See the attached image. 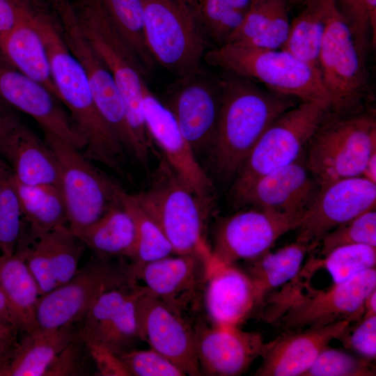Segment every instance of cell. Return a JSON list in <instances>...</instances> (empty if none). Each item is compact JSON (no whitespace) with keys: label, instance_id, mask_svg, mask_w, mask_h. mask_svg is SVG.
<instances>
[{"label":"cell","instance_id":"26","mask_svg":"<svg viewBox=\"0 0 376 376\" xmlns=\"http://www.w3.org/2000/svg\"><path fill=\"white\" fill-rule=\"evenodd\" d=\"M0 155L21 182L60 187L58 166L53 152L44 139L20 120L0 143Z\"/></svg>","mask_w":376,"mask_h":376},{"label":"cell","instance_id":"4","mask_svg":"<svg viewBox=\"0 0 376 376\" xmlns=\"http://www.w3.org/2000/svg\"><path fill=\"white\" fill-rule=\"evenodd\" d=\"M210 65L265 85L275 93L300 99L331 103L318 68L281 49H263L226 43L206 51Z\"/></svg>","mask_w":376,"mask_h":376},{"label":"cell","instance_id":"51","mask_svg":"<svg viewBox=\"0 0 376 376\" xmlns=\"http://www.w3.org/2000/svg\"><path fill=\"white\" fill-rule=\"evenodd\" d=\"M8 105L0 98V143L19 120L9 110Z\"/></svg>","mask_w":376,"mask_h":376},{"label":"cell","instance_id":"7","mask_svg":"<svg viewBox=\"0 0 376 376\" xmlns=\"http://www.w3.org/2000/svg\"><path fill=\"white\" fill-rule=\"evenodd\" d=\"M43 134L58 166L68 226L77 235L118 202L119 186L94 166L74 145L52 134Z\"/></svg>","mask_w":376,"mask_h":376},{"label":"cell","instance_id":"58","mask_svg":"<svg viewBox=\"0 0 376 376\" xmlns=\"http://www.w3.org/2000/svg\"><path fill=\"white\" fill-rule=\"evenodd\" d=\"M184 2L188 7H190L196 0H181Z\"/></svg>","mask_w":376,"mask_h":376},{"label":"cell","instance_id":"3","mask_svg":"<svg viewBox=\"0 0 376 376\" xmlns=\"http://www.w3.org/2000/svg\"><path fill=\"white\" fill-rule=\"evenodd\" d=\"M78 26L111 74L123 97L141 160L148 162L154 144L148 133L142 100L148 76L109 15L102 0H69Z\"/></svg>","mask_w":376,"mask_h":376},{"label":"cell","instance_id":"40","mask_svg":"<svg viewBox=\"0 0 376 376\" xmlns=\"http://www.w3.org/2000/svg\"><path fill=\"white\" fill-rule=\"evenodd\" d=\"M146 291L143 285H137L128 296L120 311L108 327L100 343L117 355L132 350L139 339L137 324V304Z\"/></svg>","mask_w":376,"mask_h":376},{"label":"cell","instance_id":"37","mask_svg":"<svg viewBox=\"0 0 376 376\" xmlns=\"http://www.w3.org/2000/svg\"><path fill=\"white\" fill-rule=\"evenodd\" d=\"M322 259L311 260L312 269L324 267L334 283H339L366 270L375 268L376 247L366 244H347L336 247Z\"/></svg>","mask_w":376,"mask_h":376},{"label":"cell","instance_id":"5","mask_svg":"<svg viewBox=\"0 0 376 376\" xmlns=\"http://www.w3.org/2000/svg\"><path fill=\"white\" fill-rule=\"evenodd\" d=\"M157 178L146 190L134 194L140 206L156 221L175 254L212 256L205 237L207 206L162 161Z\"/></svg>","mask_w":376,"mask_h":376},{"label":"cell","instance_id":"44","mask_svg":"<svg viewBox=\"0 0 376 376\" xmlns=\"http://www.w3.org/2000/svg\"><path fill=\"white\" fill-rule=\"evenodd\" d=\"M362 56L376 38V0H336Z\"/></svg>","mask_w":376,"mask_h":376},{"label":"cell","instance_id":"2","mask_svg":"<svg viewBox=\"0 0 376 376\" xmlns=\"http://www.w3.org/2000/svg\"><path fill=\"white\" fill-rule=\"evenodd\" d=\"M218 77L221 105L210 155L216 172L229 178L237 174L265 130L296 104L234 74L223 71Z\"/></svg>","mask_w":376,"mask_h":376},{"label":"cell","instance_id":"39","mask_svg":"<svg viewBox=\"0 0 376 376\" xmlns=\"http://www.w3.org/2000/svg\"><path fill=\"white\" fill-rule=\"evenodd\" d=\"M47 237L57 287L68 281L76 274L86 246L68 226L47 232Z\"/></svg>","mask_w":376,"mask_h":376},{"label":"cell","instance_id":"27","mask_svg":"<svg viewBox=\"0 0 376 376\" xmlns=\"http://www.w3.org/2000/svg\"><path fill=\"white\" fill-rule=\"evenodd\" d=\"M77 324L20 333L13 354L0 376H45L56 356L77 336Z\"/></svg>","mask_w":376,"mask_h":376},{"label":"cell","instance_id":"20","mask_svg":"<svg viewBox=\"0 0 376 376\" xmlns=\"http://www.w3.org/2000/svg\"><path fill=\"white\" fill-rule=\"evenodd\" d=\"M0 98L34 119L43 133L56 135L79 150L85 142L61 102L44 86L24 75L0 57Z\"/></svg>","mask_w":376,"mask_h":376},{"label":"cell","instance_id":"30","mask_svg":"<svg viewBox=\"0 0 376 376\" xmlns=\"http://www.w3.org/2000/svg\"><path fill=\"white\" fill-rule=\"evenodd\" d=\"M0 287L18 320L21 333L37 329L36 310L40 294L18 248L11 255L0 254Z\"/></svg>","mask_w":376,"mask_h":376},{"label":"cell","instance_id":"55","mask_svg":"<svg viewBox=\"0 0 376 376\" xmlns=\"http://www.w3.org/2000/svg\"><path fill=\"white\" fill-rule=\"evenodd\" d=\"M13 174L11 168L0 155V181L8 179Z\"/></svg>","mask_w":376,"mask_h":376},{"label":"cell","instance_id":"32","mask_svg":"<svg viewBox=\"0 0 376 376\" xmlns=\"http://www.w3.org/2000/svg\"><path fill=\"white\" fill-rule=\"evenodd\" d=\"M312 250L310 246L295 241L251 261L246 272L261 304L269 292L299 275L306 255Z\"/></svg>","mask_w":376,"mask_h":376},{"label":"cell","instance_id":"18","mask_svg":"<svg viewBox=\"0 0 376 376\" xmlns=\"http://www.w3.org/2000/svg\"><path fill=\"white\" fill-rule=\"evenodd\" d=\"M145 125L153 144L179 179L202 201L209 203L212 182L169 109L147 86L142 100Z\"/></svg>","mask_w":376,"mask_h":376},{"label":"cell","instance_id":"36","mask_svg":"<svg viewBox=\"0 0 376 376\" xmlns=\"http://www.w3.org/2000/svg\"><path fill=\"white\" fill-rule=\"evenodd\" d=\"M102 1L116 26L149 75L155 61L146 42L141 1Z\"/></svg>","mask_w":376,"mask_h":376},{"label":"cell","instance_id":"21","mask_svg":"<svg viewBox=\"0 0 376 376\" xmlns=\"http://www.w3.org/2000/svg\"><path fill=\"white\" fill-rule=\"evenodd\" d=\"M196 352L201 375L237 376L262 357L265 343L261 333L240 327L194 324Z\"/></svg>","mask_w":376,"mask_h":376},{"label":"cell","instance_id":"31","mask_svg":"<svg viewBox=\"0 0 376 376\" xmlns=\"http://www.w3.org/2000/svg\"><path fill=\"white\" fill-rule=\"evenodd\" d=\"M10 181L17 194L22 217L36 235L68 226L65 204L60 187L54 185H27L13 174Z\"/></svg>","mask_w":376,"mask_h":376},{"label":"cell","instance_id":"25","mask_svg":"<svg viewBox=\"0 0 376 376\" xmlns=\"http://www.w3.org/2000/svg\"><path fill=\"white\" fill-rule=\"evenodd\" d=\"M17 22L0 42V57L24 75L44 86L59 100L45 45L32 19L31 1L18 0Z\"/></svg>","mask_w":376,"mask_h":376},{"label":"cell","instance_id":"11","mask_svg":"<svg viewBox=\"0 0 376 376\" xmlns=\"http://www.w3.org/2000/svg\"><path fill=\"white\" fill-rule=\"evenodd\" d=\"M131 282L128 263L96 257L67 282L40 296L36 310L38 329H55L79 322L104 291Z\"/></svg>","mask_w":376,"mask_h":376},{"label":"cell","instance_id":"34","mask_svg":"<svg viewBox=\"0 0 376 376\" xmlns=\"http://www.w3.org/2000/svg\"><path fill=\"white\" fill-rule=\"evenodd\" d=\"M118 197L120 203L132 216L136 227L135 252L128 263L130 274L135 278L136 272L144 264L174 253L162 230L140 206L134 194L127 193L119 187Z\"/></svg>","mask_w":376,"mask_h":376},{"label":"cell","instance_id":"43","mask_svg":"<svg viewBox=\"0 0 376 376\" xmlns=\"http://www.w3.org/2000/svg\"><path fill=\"white\" fill-rule=\"evenodd\" d=\"M322 255L347 244H366L376 247V211L368 210L340 225L321 240Z\"/></svg>","mask_w":376,"mask_h":376},{"label":"cell","instance_id":"10","mask_svg":"<svg viewBox=\"0 0 376 376\" xmlns=\"http://www.w3.org/2000/svg\"><path fill=\"white\" fill-rule=\"evenodd\" d=\"M319 130L311 141L306 163L319 187L361 176L369 157L376 151L373 116L342 119Z\"/></svg>","mask_w":376,"mask_h":376},{"label":"cell","instance_id":"13","mask_svg":"<svg viewBox=\"0 0 376 376\" xmlns=\"http://www.w3.org/2000/svg\"><path fill=\"white\" fill-rule=\"evenodd\" d=\"M363 56L336 0L331 3L318 58L331 108L341 110L361 95L366 83Z\"/></svg>","mask_w":376,"mask_h":376},{"label":"cell","instance_id":"38","mask_svg":"<svg viewBox=\"0 0 376 376\" xmlns=\"http://www.w3.org/2000/svg\"><path fill=\"white\" fill-rule=\"evenodd\" d=\"M138 284V282H131L102 292L79 322V336L84 340L100 343L124 302Z\"/></svg>","mask_w":376,"mask_h":376},{"label":"cell","instance_id":"35","mask_svg":"<svg viewBox=\"0 0 376 376\" xmlns=\"http://www.w3.org/2000/svg\"><path fill=\"white\" fill-rule=\"evenodd\" d=\"M252 0H196L189 8L205 38L226 44L244 19Z\"/></svg>","mask_w":376,"mask_h":376},{"label":"cell","instance_id":"29","mask_svg":"<svg viewBox=\"0 0 376 376\" xmlns=\"http://www.w3.org/2000/svg\"><path fill=\"white\" fill-rule=\"evenodd\" d=\"M77 236L96 257L126 258L130 260L134 257L136 241L135 224L119 200L97 221Z\"/></svg>","mask_w":376,"mask_h":376},{"label":"cell","instance_id":"24","mask_svg":"<svg viewBox=\"0 0 376 376\" xmlns=\"http://www.w3.org/2000/svg\"><path fill=\"white\" fill-rule=\"evenodd\" d=\"M352 320L318 328L288 331L265 343L256 376H304L320 352L347 331Z\"/></svg>","mask_w":376,"mask_h":376},{"label":"cell","instance_id":"47","mask_svg":"<svg viewBox=\"0 0 376 376\" xmlns=\"http://www.w3.org/2000/svg\"><path fill=\"white\" fill-rule=\"evenodd\" d=\"M88 354L85 342L77 332L74 339L56 356L45 376L84 375V357Z\"/></svg>","mask_w":376,"mask_h":376},{"label":"cell","instance_id":"48","mask_svg":"<svg viewBox=\"0 0 376 376\" xmlns=\"http://www.w3.org/2000/svg\"><path fill=\"white\" fill-rule=\"evenodd\" d=\"M84 340V339H83ZM98 376H130L120 357L104 345L84 340Z\"/></svg>","mask_w":376,"mask_h":376},{"label":"cell","instance_id":"16","mask_svg":"<svg viewBox=\"0 0 376 376\" xmlns=\"http://www.w3.org/2000/svg\"><path fill=\"white\" fill-rule=\"evenodd\" d=\"M301 219L254 207L239 212L217 226L212 256L222 263L253 261L270 251L286 233L297 229Z\"/></svg>","mask_w":376,"mask_h":376},{"label":"cell","instance_id":"19","mask_svg":"<svg viewBox=\"0 0 376 376\" xmlns=\"http://www.w3.org/2000/svg\"><path fill=\"white\" fill-rule=\"evenodd\" d=\"M210 258L199 253H173L144 264L135 278L150 295L185 313L201 302Z\"/></svg>","mask_w":376,"mask_h":376},{"label":"cell","instance_id":"53","mask_svg":"<svg viewBox=\"0 0 376 376\" xmlns=\"http://www.w3.org/2000/svg\"><path fill=\"white\" fill-rule=\"evenodd\" d=\"M361 176L376 184V151L369 157Z\"/></svg>","mask_w":376,"mask_h":376},{"label":"cell","instance_id":"49","mask_svg":"<svg viewBox=\"0 0 376 376\" xmlns=\"http://www.w3.org/2000/svg\"><path fill=\"white\" fill-rule=\"evenodd\" d=\"M20 333L15 325L0 320V374L13 354Z\"/></svg>","mask_w":376,"mask_h":376},{"label":"cell","instance_id":"28","mask_svg":"<svg viewBox=\"0 0 376 376\" xmlns=\"http://www.w3.org/2000/svg\"><path fill=\"white\" fill-rule=\"evenodd\" d=\"M290 21L286 0H252L244 19L226 43L281 49Z\"/></svg>","mask_w":376,"mask_h":376},{"label":"cell","instance_id":"17","mask_svg":"<svg viewBox=\"0 0 376 376\" xmlns=\"http://www.w3.org/2000/svg\"><path fill=\"white\" fill-rule=\"evenodd\" d=\"M139 337L180 368L186 375H201L196 352L194 324L185 313L150 295L137 304Z\"/></svg>","mask_w":376,"mask_h":376},{"label":"cell","instance_id":"22","mask_svg":"<svg viewBox=\"0 0 376 376\" xmlns=\"http://www.w3.org/2000/svg\"><path fill=\"white\" fill-rule=\"evenodd\" d=\"M318 189L306 164L299 159L261 176L235 194L240 201L256 208L301 219Z\"/></svg>","mask_w":376,"mask_h":376},{"label":"cell","instance_id":"45","mask_svg":"<svg viewBox=\"0 0 376 376\" xmlns=\"http://www.w3.org/2000/svg\"><path fill=\"white\" fill-rule=\"evenodd\" d=\"M130 376H185V373L159 352L130 350L119 355Z\"/></svg>","mask_w":376,"mask_h":376},{"label":"cell","instance_id":"57","mask_svg":"<svg viewBox=\"0 0 376 376\" xmlns=\"http://www.w3.org/2000/svg\"><path fill=\"white\" fill-rule=\"evenodd\" d=\"M290 6L292 5H299L303 6L308 0H286Z\"/></svg>","mask_w":376,"mask_h":376},{"label":"cell","instance_id":"46","mask_svg":"<svg viewBox=\"0 0 376 376\" xmlns=\"http://www.w3.org/2000/svg\"><path fill=\"white\" fill-rule=\"evenodd\" d=\"M357 322L352 331L348 328L339 339L361 357L373 361L376 357V314L363 313Z\"/></svg>","mask_w":376,"mask_h":376},{"label":"cell","instance_id":"23","mask_svg":"<svg viewBox=\"0 0 376 376\" xmlns=\"http://www.w3.org/2000/svg\"><path fill=\"white\" fill-rule=\"evenodd\" d=\"M201 302L212 325L240 327L261 305L254 285L235 264L208 263Z\"/></svg>","mask_w":376,"mask_h":376},{"label":"cell","instance_id":"52","mask_svg":"<svg viewBox=\"0 0 376 376\" xmlns=\"http://www.w3.org/2000/svg\"><path fill=\"white\" fill-rule=\"evenodd\" d=\"M0 320L8 322L17 327L20 331L18 320L13 312L3 291L0 287Z\"/></svg>","mask_w":376,"mask_h":376},{"label":"cell","instance_id":"14","mask_svg":"<svg viewBox=\"0 0 376 376\" xmlns=\"http://www.w3.org/2000/svg\"><path fill=\"white\" fill-rule=\"evenodd\" d=\"M164 104L169 109L195 155L213 144L221 105L219 77L201 66L178 77L167 89Z\"/></svg>","mask_w":376,"mask_h":376},{"label":"cell","instance_id":"15","mask_svg":"<svg viewBox=\"0 0 376 376\" xmlns=\"http://www.w3.org/2000/svg\"><path fill=\"white\" fill-rule=\"evenodd\" d=\"M376 184L362 176L340 179L319 187L297 227L296 242L313 250L329 232L375 208Z\"/></svg>","mask_w":376,"mask_h":376},{"label":"cell","instance_id":"33","mask_svg":"<svg viewBox=\"0 0 376 376\" xmlns=\"http://www.w3.org/2000/svg\"><path fill=\"white\" fill-rule=\"evenodd\" d=\"M333 0H308L290 21L281 49L319 69L318 58Z\"/></svg>","mask_w":376,"mask_h":376},{"label":"cell","instance_id":"8","mask_svg":"<svg viewBox=\"0 0 376 376\" xmlns=\"http://www.w3.org/2000/svg\"><path fill=\"white\" fill-rule=\"evenodd\" d=\"M146 42L155 62L182 77L202 65L205 38L181 0H141Z\"/></svg>","mask_w":376,"mask_h":376},{"label":"cell","instance_id":"56","mask_svg":"<svg viewBox=\"0 0 376 376\" xmlns=\"http://www.w3.org/2000/svg\"><path fill=\"white\" fill-rule=\"evenodd\" d=\"M31 2L34 3L35 4L41 6H45L48 7L49 8H52V6L54 1V0H30Z\"/></svg>","mask_w":376,"mask_h":376},{"label":"cell","instance_id":"1","mask_svg":"<svg viewBox=\"0 0 376 376\" xmlns=\"http://www.w3.org/2000/svg\"><path fill=\"white\" fill-rule=\"evenodd\" d=\"M31 15L45 47L60 101L85 142L83 154L119 172L124 148L100 114L86 72L64 42L54 13L32 5Z\"/></svg>","mask_w":376,"mask_h":376},{"label":"cell","instance_id":"12","mask_svg":"<svg viewBox=\"0 0 376 376\" xmlns=\"http://www.w3.org/2000/svg\"><path fill=\"white\" fill-rule=\"evenodd\" d=\"M52 8L64 42L86 72L100 114L124 149L137 155L139 146L128 123L123 97L111 74L80 31L70 1L55 0Z\"/></svg>","mask_w":376,"mask_h":376},{"label":"cell","instance_id":"54","mask_svg":"<svg viewBox=\"0 0 376 376\" xmlns=\"http://www.w3.org/2000/svg\"><path fill=\"white\" fill-rule=\"evenodd\" d=\"M364 313L376 314V290L366 298L364 304Z\"/></svg>","mask_w":376,"mask_h":376},{"label":"cell","instance_id":"42","mask_svg":"<svg viewBox=\"0 0 376 376\" xmlns=\"http://www.w3.org/2000/svg\"><path fill=\"white\" fill-rule=\"evenodd\" d=\"M10 177L0 181V252L3 255L15 253L24 221L19 198Z\"/></svg>","mask_w":376,"mask_h":376},{"label":"cell","instance_id":"6","mask_svg":"<svg viewBox=\"0 0 376 376\" xmlns=\"http://www.w3.org/2000/svg\"><path fill=\"white\" fill-rule=\"evenodd\" d=\"M306 292L294 289L275 302V320L284 331L318 328L345 320H359L368 296L376 290V270L370 269L327 290L308 283ZM272 319V320H273Z\"/></svg>","mask_w":376,"mask_h":376},{"label":"cell","instance_id":"41","mask_svg":"<svg viewBox=\"0 0 376 376\" xmlns=\"http://www.w3.org/2000/svg\"><path fill=\"white\" fill-rule=\"evenodd\" d=\"M373 375H375L373 361L328 346L320 352L304 376Z\"/></svg>","mask_w":376,"mask_h":376},{"label":"cell","instance_id":"9","mask_svg":"<svg viewBox=\"0 0 376 376\" xmlns=\"http://www.w3.org/2000/svg\"><path fill=\"white\" fill-rule=\"evenodd\" d=\"M329 109L324 102L301 101L278 117L261 135L237 173L235 194L261 176L299 159Z\"/></svg>","mask_w":376,"mask_h":376},{"label":"cell","instance_id":"50","mask_svg":"<svg viewBox=\"0 0 376 376\" xmlns=\"http://www.w3.org/2000/svg\"><path fill=\"white\" fill-rule=\"evenodd\" d=\"M19 12L18 0H0V42L15 26Z\"/></svg>","mask_w":376,"mask_h":376}]
</instances>
